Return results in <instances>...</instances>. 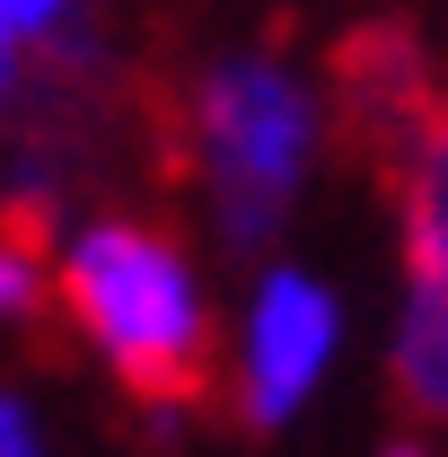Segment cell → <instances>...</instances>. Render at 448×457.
<instances>
[{
	"label": "cell",
	"instance_id": "cell-1",
	"mask_svg": "<svg viewBox=\"0 0 448 457\" xmlns=\"http://www.w3.org/2000/svg\"><path fill=\"white\" fill-rule=\"evenodd\" d=\"M62 308L141 404H194L212 387V308L168 228L88 220L62 246Z\"/></svg>",
	"mask_w": 448,
	"mask_h": 457
},
{
	"label": "cell",
	"instance_id": "cell-2",
	"mask_svg": "<svg viewBox=\"0 0 448 457\" xmlns=\"http://www.w3.org/2000/svg\"><path fill=\"white\" fill-rule=\"evenodd\" d=\"M185 141L194 168L212 185L228 246H273L290 220V194L317 159V97L299 88V71L273 54H228L194 79L185 97Z\"/></svg>",
	"mask_w": 448,
	"mask_h": 457
},
{
	"label": "cell",
	"instance_id": "cell-3",
	"mask_svg": "<svg viewBox=\"0 0 448 457\" xmlns=\"http://www.w3.org/2000/svg\"><path fill=\"white\" fill-rule=\"evenodd\" d=\"M335 114H343V141H352L369 168L404 176L413 141H422L431 114H440L431 54H422V36H413L404 18H361L335 45Z\"/></svg>",
	"mask_w": 448,
	"mask_h": 457
},
{
	"label": "cell",
	"instance_id": "cell-4",
	"mask_svg": "<svg viewBox=\"0 0 448 457\" xmlns=\"http://www.w3.org/2000/svg\"><path fill=\"white\" fill-rule=\"evenodd\" d=\"M326 361H335V299L326 282H308V273H264L255 282V308H246V370H237V404H246V422L255 431H281L308 387L326 378Z\"/></svg>",
	"mask_w": 448,
	"mask_h": 457
},
{
	"label": "cell",
	"instance_id": "cell-5",
	"mask_svg": "<svg viewBox=\"0 0 448 457\" xmlns=\"http://www.w3.org/2000/svg\"><path fill=\"white\" fill-rule=\"evenodd\" d=\"M404 194V255H413V290H440L448 299V97L431 114V132L413 141V159L395 176Z\"/></svg>",
	"mask_w": 448,
	"mask_h": 457
},
{
	"label": "cell",
	"instance_id": "cell-6",
	"mask_svg": "<svg viewBox=\"0 0 448 457\" xmlns=\"http://www.w3.org/2000/svg\"><path fill=\"white\" fill-rule=\"evenodd\" d=\"M395 387L413 413H440L448 422V299L440 290H413L404 299V326H395Z\"/></svg>",
	"mask_w": 448,
	"mask_h": 457
},
{
	"label": "cell",
	"instance_id": "cell-7",
	"mask_svg": "<svg viewBox=\"0 0 448 457\" xmlns=\"http://www.w3.org/2000/svg\"><path fill=\"white\" fill-rule=\"evenodd\" d=\"M45 308V237H27L18 220H0V317H36Z\"/></svg>",
	"mask_w": 448,
	"mask_h": 457
},
{
	"label": "cell",
	"instance_id": "cell-8",
	"mask_svg": "<svg viewBox=\"0 0 448 457\" xmlns=\"http://www.w3.org/2000/svg\"><path fill=\"white\" fill-rule=\"evenodd\" d=\"M0 27L18 45H54V36L79 27V0H0Z\"/></svg>",
	"mask_w": 448,
	"mask_h": 457
},
{
	"label": "cell",
	"instance_id": "cell-9",
	"mask_svg": "<svg viewBox=\"0 0 448 457\" xmlns=\"http://www.w3.org/2000/svg\"><path fill=\"white\" fill-rule=\"evenodd\" d=\"M0 457H45V431H36L27 396H0Z\"/></svg>",
	"mask_w": 448,
	"mask_h": 457
},
{
	"label": "cell",
	"instance_id": "cell-10",
	"mask_svg": "<svg viewBox=\"0 0 448 457\" xmlns=\"http://www.w3.org/2000/svg\"><path fill=\"white\" fill-rule=\"evenodd\" d=\"M387 457H431V449H413V440H404V449H387Z\"/></svg>",
	"mask_w": 448,
	"mask_h": 457
}]
</instances>
